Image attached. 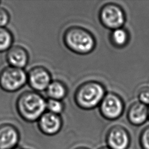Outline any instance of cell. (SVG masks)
<instances>
[{
  "label": "cell",
  "mask_w": 149,
  "mask_h": 149,
  "mask_svg": "<svg viewBox=\"0 0 149 149\" xmlns=\"http://www.w3.org/2000/svg\"><path fill=\"white\" fill-rule=\"evenodd\" d=\"M16 106L19 115L29 122L39 119L47 108L46 101L43 97L31 91L21 94L17 100Z\"/></svg>",
  "instance_id": "obj_1"
},
{
  "label": "cell",
  "mask_w": 149,
  "mask_h": 149,
  "mask_svg": "<svg viewBox=\"0 0 149 149\" xmlns=\"http://www.w3.org/2000/svg\"><path fill=\"white\" fill-rule=\"evenodd\" d=\"M12 149H20L19 148H17V147H15L13 148H12Z\"/></svg>",
  "instance_id": "obj_20"
},
{
  "label": "cell",
  "mask_w": 149,
  "mask_h": 149,
  "mask_svg": "<svg viewBox=\"0 0 149 149\" xmlns=\"http://www.w3.org/2000/svg\"><path fill=\"white\" fill-rule=\"evenodd\" d=\"M105 95L104 86L96 81H88L76 90L74 99L77 105L83 109H91L101 103Z\"/></svg>",
  "instance_id": "obj_3"
},
{
  "label": "cell",
  "mask_w": 149,
  "mask_h": 149,
  "mask_svg": "<svg viewBox=\"0 0 149 149\" xmlns=\"http://www.w3.org/2000/svg\"><path fill=\"white\" fill-rule=\"evenodd\" d=\"M148 116L147 106L140 101L133 102L127 111L129 120L133 125H140L145 122Z\"/></svg>",
  "instance_id": "obj_12"
},
{
  "label": "cell",
  "mask_w": 149,
  "mask_h": 149,
  "mask_svg": "<svg viewBox=\"0 0 149 149\" xmlns=\"http://www.w3.org/2000/svg\"><path fill=\"white\" fill-rule=\"evenodd\" d=\"M19 140L17 130L12 125L0 126V149H12L15 147Z\"/></svg>",
  "instance_id": "obj_10"
},
{
  "label": "cell",
  "mask_w": 149,
  "mask_h": 149,
  "mask_svg": "<svg viewBox=\"0 0 149 149\" xmlns=\"http://www.w3.org/2000/svg\"><path fill=\"white\" fill-rule=\"evenodd\" d=\"M141 143L144 149H149V127L143 132L141 136Z\"/></svg>",
  "instance_id": "obj_19"
},
{
  "label": "cell",
  "mask_w": 149,
  "mask_h": 149,
  "mask_svg": "<svg viewBox=\"0 0 149 149\" xmlns=\"http://www.w3.org/2000/svg\"><path fill=\"white\" fill-rule=\"evenodd\" d=\"M99 106L101 114L105 118L110 120L118 118L124 109L122 98L115 93L105 94Z\"/></svg>",
  "instance_id": "obj_6"
},
{
  "label": "cell",
  "mask_w": 149,
  "mask_h": 149,
  "mask_svg": "<svg viewBox=\"0 0 149 149\" xmlns=\"http://www.w3.org/2000/svg\"><path fill=\"white\" fill-rule=\"evenodd\" d=\"M102 24L112 30L122 27L125 22V15L122 8L117 4L108 3L103 5L99 13Z\"/></svg>",
  "instance_id": "obj_5"
},
{
  "label": "cell",
  "mask_w": 149,
  "mask_h": 149,
  "mask_svg": "<svg viewBox=\"0 0 149 149\" xmlns=\"http://www.w3.org/2000/svg\"><path fill=\"white\" fill-rule=\"evenodd\" d=\"M27 82L34 90L44 91L51 82L50 73L42 66H35L27 74Z\"/></svg>",
  "instance_id": "obj_7"
},
{
  "label": "cell",
  "mask_w": 149,
  "mask_h": 149,
  "mask_svg": "<svg viewBox=\"0 0 149 149\" xmlns=\"http://www.w3.org/2000/svg\"><path fill=\"white\" fill-rule=\"evenodd\" d=\"M27 82V74L23 69L9 66L0 72V87L5 91H17Z\"/></svg>",
  "instance_id": "obj_4"
},
{
  "label": "cell",
  "mask_w": 149,
  "mask_h": 149,
  "mask_svg": "<svg viewBox=\"0 0 149 149\" xmlns=\"http://www.w3.org/2000/svg\"><path fill=\"white\" fill-rule=\"evenodd\" d=\"M148 116H149V108H148Z\"/></svg>",
  "instance_id": "obj_22"
},
{
  "label": "cell",
  "mask_w": 149,
  "mask_h": 149,
  "mask_svg": "<svg viewBox=\"0 0 149 149\" xmlns=\"http://www.w3.org/2000/svg\"><path fill=\"white\" fill-rule=\"evenodd\" d=\"M40 129L45 133L53 134L57 133L62 125L61 119L57 114L50 112H44L38 119Z\"/></svg>",
  "instance_id": "obj_9"
},
{
  "label": "cell",
  "mask_w": 149,
  "mask_h": 149,
  "mask_svg": "<svg viewBox=\"0 0 149 149\" xmlns=\"http://www.w3.org/2000/svg\"><path fill=\"white\" fill-rule=\"evenodd\" d=\"M9 20L10 16L8 11L3 8H0V27H5Z\"/></svg>",
  "instance_id": "obj_18"
},
{
  "label": "cell",
  "mask_w": 149,
  "mask_h": 149,
  "mask_svg": "<svg viewBox=\"0 0 149 149\" xmlns=\"http://www.w3.org/2000/svg\"><path fill=\"white\" fill-rule=\"evenodd\" d=\"M6 59L10 66L23 69L28 63L29 55L23 47L12 46L7 51Z\"/></svg>",
  "instance_id": "obj_8"
},
{
  "label": "cell",
  "mask_w": 149,
  "mask_h": 149,
  "mask_svg": "<svg viewBox=\"0 0 149 149\" xmlns=\"http://www.w3.org/2000/svg\"><path fill=\"white\" fill-rule=\"evenodd\" d=\"M138 97L141 103L149 104V87L141 88L138 93Z\"/></svg>",
  "instance_id": "obj_17"
},
{
  "label": "cell",
  "mask_w": 149,
  "mask_h": 149,
  "mask_svg": "<svg viewBox=\"0 0 149 149\" xmlns=\"http://www.w3.org/2000/svg\"><path fill=\"white\" fill-rule=\"evenodd\" d=\"M46 92L49 98L61 100L66 95L67 90L62 82L55 80L50 83Z\"/></svg>",
  "instance_id": "obj_13"
},
{
  "label": "cell",
  "mask_w": 149,
  "mask_h": 149,
  "mask_svg": "<svg viewBox=\"0 0 149 149\" xmlns=\"http://www.w3.org/2000/svg\"><path fill=\"white\" fill-rule=\"evenodd\" d=\"M102 149H110V148H102Z\"/></svg>",
  "instance_id": "obj_21"
},
{
  "label": "cell",
  "mask_w": 149,
  "mask_h": 149,
  "mask_svg": "<svg viewBox=\"0 0 149 149\" xmlns=\"http://www.w3.org/2000/svg\"><path fill=\"white\" fill-rule=\"evenodd\" d=\"M108 142L112 149H125L129 144V136L123 127L115 126L109 132Z\"/></svg>",
  "instance_id": "obj_11"
},
{
  "label": "cell",
  "mask_w": 149,
  "mask_h": 149,
  "mask_svg": "<svg viewBox=\"0 0 149 149\" xmlns=\"http://www.w3.org/2000/svg\"><path fill=\"white\" fill-rule=\"evenodd\" d=\"M128 40V33L122 27L112 30L111 34V40L115 46L118 47H124L127 43Z\"/></svg>",
  "instance_id": "obj_14"
},
{
  "label": "cell",
  "mask_w": 149,
  "mask_h": 149,
  "mask_svg": "<svg viewBox=\"0 0 149 149\" xmlns=\"http://www.w3.org/2000/svg\"><path fill=\"white\" fill-rule=\"evenodd\" d=\"M46 107L48 112L58 115L63 111V105L61 100L49 98L46 101Z\"/></svg>",
  "instance_id": "obj_16"
},
{
  "label": "cell",
  "mask_w": 149,
  "mask_h": 149,
  "mask_svg": "<svg viewBox=\"0 0 149 149\" xmlns=\"http://www.w3.org/2000/svg\"><path fill=\"white\" fill-rule=\"evenodd\" d=\"M65 46L77 54H87L95 48V41L93 34L87 30L79 26L67 29L63 35Z\"/></svg>",
  "instance_id": "obj_2"
},
{
  "label": "cell",
  "mask_w": 149,
  "mask_h": 149,
  "mask_svg": "<svg viewBox=\"0 0 149 149\" xmlns=\"http://www.w3.org/2000/svg\"><path fill=\"white\" fill-rule=\"evenodd\" d=\"M13 36L5 27H0V52L8 51L12 46Z\"/></svg>",
  "instance_id": "obj_15"
}]
</instances>
